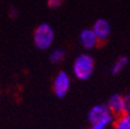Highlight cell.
Here are the masks:
<instances>
[{
    "instance_id": "obj_12",
    "label": "cell",
    "mask_w": 130,
    "mask_h": 129,
    "mask_svg": "<svg viewBox=\"0 0 130 129\" xmlns=\"http://www.w3.org/2000/svg\"><path fill=\"white\" fill-rule=\"evenodd\" d=\"M65 0H48V6L50 8H57L62 6V4L64 3Z\"/></svg>"
},
{
    "instance_id": "obj_3",
    "label": "cell",
    "mask_w": 130,
    "mask_h": 129,
    "mask_svg": "<svg viewBox=\"0 0 130 129\" xmlns=\"http://www.w3.org/2000/svg\"><path fill=\"white\" fill-rule=\"evenodd\" d=\"M32 40H34V44L37 49L46 50L52 46V43L55 41L54 28L49 23H45V22L38 24L35 32H34Z\"/></svg>"
},
{
    "instance_id": "obj_9",
    "label": "cell",
    "mask_w": 130,
    "mask_h": 129,
    "mask_svg": "<svg viewBox=\"0 0 130 129\" xmlns=\"http://www.w3.org/2000/svg\"><path fill=\"white\" fill-rule=\"evenodd\" d=\"M128 62H129V58H128V56H121L119 57V58L115 61V63L113 64V66H111V75H119L120 72H121L123 69H124L125 66H127Z\"/></svg>"
},
{
    "instance_id": "obj_8",
    "label": "cell",
    "mask_w": 130,
    "mask_h": 129,
    "mask_svg": "<svg viewBox=\"0 0 130 129\" xmlns=\"http://www.w3.org/2000/svg\"><path fill=\"white\" fill-rule=\"evenodd\" d=\"M114 129H130V114H122L115 118Z\"/></svg>"
},
{
    "instance_id": "obj_14",
    "label": "cell",
    "mask_w": 130,
    "mask_h": 129,
    "mask_svg": "<svg viewBox=\"0 0 130 129\" xmlns=\"http://www.w3.org/2000/svg\"><path fill=\"white\" fill-rule=\"evenodd\" d=\"M91 129H107V128H103V127L100 126H91Z\"/></svg>"
},
{
    "instance_id": "obj_4",
    "label": "cell",
    "mask_w": 130,
    "mask_h": 129,
    "mask_svg": "<svg viewBox=\"0 0 130 129\" xmlns=\"http://www.w3.org/2000/svg\"><path fill=\"white\" fill-rule=\"evenodd\" d=\"M70 86L71 78L69 73H66L65 71H60L54 80V93L58 98H64L70 91Z\"/></svg>"
},
{
    "instance_id": "obj_10",
    "label": "cell",
    "mask_w": 130,
    "mask_h": 129,
    "mask_svg": "<svg viewBox=\"0 0 130 129\" xmlns=\"http://www.w3.org/2000/svg\"><path fill=\"white\" fill-rule=\"evenodd\" d=\"M64 57H65V51L60 48H57L50 52L49 59H50V62L52 64H58V63H60L64 59Z\"/></svg>"
},
{
    "instance_id": "obj_1",
    "label": "cell",
    "mask_w": 130,
    "mask_h": 129,
    "mask_svg": "<svg viewBox=\"0 0 130 129\" xmlns=\"http://www.w3.org/2000/svg\"><path fill=\"white\" fill-rule=\"evenodd\" d=\"M87 119L91 126H100L103 128H107L115 121V116L110 113L106 104H100V105L93 106L88 110Z\"/></svg>"
},
{
    "instance_id": "obj_5",
    "label": "cell",
    "mask_w": 130,
    "mask_h": 129,
    "mask_svg": "<svg viewBox=\"0 0 130 129\" xmlns=\"http://www.w3.org/2000/svg\"><path fill=\"white\" fill-rule=\"evenodd\" d=\"M92 30L96 36L99 43H103L108 40L110 35V23L105 19H98L93 24Z\"/></svg>"
},
{
    "instance_id": "obj_11",
    "label": "cell",
    "mask_w": 130,
    "mask_h": 129,
    "mask_svg": "<svg viewBox=\"0 0 130 129\" xmlns=\"http://www.w3.org/2000/svg\"><path fill=\"white\" fill-rule=\"evenodd\" d=\"M123 100H124V113L130 114V92L123 95Z\"/></svg>"
},
{
    "instance_id": "obj_13",
    "label": "cell",
    "mask_w": 130,
    "mask_h": 129,
    "mask_svg": "<svg viewBox=\"0 0 130 129\" xmlns=\"http://www.w3.org/2000/svg\"><path fill=\"white\" fill-rule=\"evenodd\" d=\"M9 15H11L12 19H16L18 15H19V12H18V9H16L15 7H11V9H9Z\"/></svg>"
},
{
    "instance_id": "obj_6",
    "label": "cell",
    "mask_w": 130,
    "mask_h": 129,
    "mask_svg": "<svg viewBox=\"0 0 130 129\" xmlns=\"http://www.w3.org/2000/svg\"><path fill=\"white\" fill-rule=\"evenodd\" d=\"M106 105L115 118L124 114V100H123V95L121 94L115 93L110 95Z\"/></svg>"
},
{
    "instance_id": "obj_2",
    "label": "cell",
    "mask_w": 130,
    "mask_h": 129,
    "mask_svg": "<svg viewBox=\"0 0 130 129\" xmlns=\"http://www.w3.org/2000/svg\"><path fill=\"white\" fill-rule=\"evenodd\" d=\"M72 71L79 80L89 79L94 71V58L89 54H80L73 62Z\"/></svg>"
},
{
    "instance_id": "obj_7",
    "label": "cell",
    "mask_w": 130,
    "mask_h": 129,
    "mask_svg": "<svg viewBox=\"0 0 130 129\" xmlns=\"http://www.w3.org/2000/svg\"><path fill=\"white\" fill-rule=\"evenodd\" d=\"M79 42L83 46V48H85L86 50L94 49L99 44V41H98L95 34L93 33L92 29H88V28H85V29H83L80 32V34H79Z\"/></svg>"
}]
</instances>
